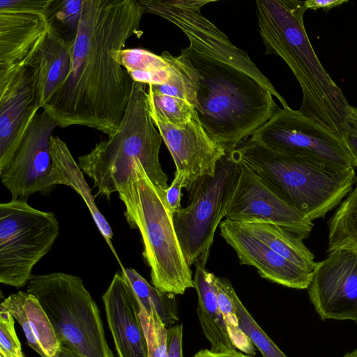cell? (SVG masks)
<instances>
[{"label":"cell","instance_id":"obj_33","mask_svg":"<svg viewBox=\"0 0 357 357\" xmlns=\"http://www.w3.org/2000/svg\"><path fill=\"white\" fill-rule=\"evenodd\" d=\"M342 139L351 158L353 165L357 167V107L351 106L344 123Z\"/></svg>","mask_w":357,"mask_h":357},{"label":"cell","instance_id":"obj_29","mask_svg":"<svg viewBox=\"0 0 357 357\" xmlns=\"http://www.w3.org/2000/svg\"><path fill=\"white\" fill-rule=\"evenodd\" d=\"M232 297L240 327L260 351L262 357H287L252 318L235 291L233 292Z\"/></svg>","mask_w":357,"mask_h":357},{"label":"cell","instance_id":"obj_31","mask_svg":"<svg viewBox=\"0 0 357 357\" xmlns=\"http://www.w3.org/2000/svg\"><path fill=\"white\" fill-rule=\"evenodd\" d=\"M83 3L84 0H54L50 7V21L56 19L72 29L75 34L79 22Z\"/></svg>","mask_w":357,"mask_h":357},{"label":"cell","instance_id":"obj_28","mask_svg":"<svg viewBox=\"0 0 357 357\" xmlns=\"http://www.w3.org/2000/svg\"><path fill=\"white\" fill-rule=\"evenodd\" d=\"M147 93L149 107L175 126L185 125L196 114L194 107L186 100L158 93L151 85H148Z\"/></svg>","mask_w":357,"mask_h":357},{"label":"cell","instance_id":"obj_2","mask_svg":"<svg viewBox=\"0 0 357 357\" xmlns=\"http://www.w3.org/2000/svg\"><path fill=\"white\" fill-rule=\"evenodd\" d=\"M161 56L178 74L208 135L231 152L280 108L271 85L248 54L221 31L190 41L178 56Z\"/></svg>","mask_w":357,"mask_h":357},{"label":"cell","instance_id":"obj_14","mask_svg":"<svg viewBox=\"0 0 357 357\" xmlns=\"http://www.w3.org/2000/svg\"><path fill=\"white\" fill-rule=\"evenodd\" d=\"M225 218L238 222L274 224L303 239L308 237L314 226L312 221L282 201L242 164Z\"/></svg>","mask_w":357,"mask_h":357},{"label":"cell","instance_id":"obj_13","mask_svg":"<svg viewBox=\"0 0 357 357\" xmlns=\"http://www.w3.org/2000/svg\"><path fill=\"white\" fill-rule=\"evenodd\" d=\"M316 262L307 288L310 302L321 320L357 323V250L337 248Z\"/></svg>","mask_w":357,"mask_h":357},{"label":"cell","instance_id":"obj_22","mask_svg":"<svg viewBox=\"0 0 357 357\" xmlns=\"http://www.w3.org/2000/svg\"><path fill=\"white\" fill-rule=\"evenodd\" d=\"M42 70L43 105L66 79L72 63L70 40L50 23L38 50ZM43 108V107H42Z\"/></svg>","mask_w":357,"mask_h":357},{"label":"cell","instance_id":"obj_10","mask_svg":"<svg viewBox=\"0 0 357 357\" xmlns=\"http://www.w3.org/2000/svg\"><path fill=\"white\" fill-rule=\"evenodd\" d=\"M44 36L26 57L0 73V171L10 163L43 107L42 70L38 50Z\"/></svg>","mask_w":357,"mask_h":357},{"label":"cell","instance_id":"obj_26","mask_svg":"<svg viewBox=\"0 0 357 357\" xmlns=\"http://www.w3.org/2000/svg\"><path fill=\"white\" fill-rule=\"evenodd\" d=\"M328 252L337 248L357 250V182L328 222Z\"/></svg>","mask_w":357,"mask_h":357},{"label":"cell","instance_id":"obj_24","mask_svg":"<svg viewBox=\"0 0 357 357\" xmlns=\"http://www.w3.org/2000/svg\"><path fill=\"white\" fill-rule=\"evenodd\" d=\"M113 56L126 70L133 82L160 85L169 82L172 71L161 55L141 48L118 50Z\"/></svg>","mask_w":357,"mask_h":357},{"label":"cell","instance_id":"obj_19","mask_svg":"<svg viewBox=\"0 0 357 357\" xmlns=\"http://www.w3.org/2000/svg\"><path fill=\"white\" fill-rule=\"evenodd\" d=\"M0 310L16 319L29 346L41 357H58L61 344L41 304L27 291H18L5 298Z\"/></svg>","mask_w":357,"mask_h":357},{"label":"cell","instance_id":"obj_5","mask_svg":"<svg viewBox=\"0 0 357 357\" xmlns=\"http://www.w3.org/2000/svg\"><path fill=\"white\" fill-rule=\"evenodd\" d=\"M147 86L133 82L129 102L116 132L78 157L79 168L98 189L96 195L109 199L127 183L138 163L157 188L165 191L169 187L167 175L159 161L162 138L149 113Z\"/></svg>","mask_w":357,"mask_h":357},{"label":"cell","instance_id":"obj_4","mask_svg":"<svg viewBox=\"0 0 357 357\" xmlns=\"http://www.w3.org/2000/svg\"><path fill=\"white\" fill-rule=\"evenodd\" d=\"M231 153L278 197L311 221L325 217L357 182L353 167L273 151L252 137Z\"/></svg>","mask_w":357,"mask_h":357},{"label":"cell","instance_id":"obj_6","mask_svg":"<svg viewBox=\"0 0 357 357\" xmlns=\"http://www.w3.org/2000/svg\"><path fill=\"white\" fill-rule=\"evenodd\" d=\"M126 206L131 228H137L144 245L143 255L151 268L153 287L163 293L183 294L195 288L192 271L179 244L173 213L165 199L164 190L148 178L141 163L132 171L119 192Z\"/></svg>","mask_w":357,"mask_h":357},{"label":"cell","instance_id":"obj_23","mask_svg":"<svg viewBox=\"0 0 357 357\" xmlns=\"http://www.w3.org/2000/svg\"><path fill=\"white\" fill-rule=\"evenodd\" d=\"M239 223L273 251L292 264L313 274L316 265L314 256L305 245L302 238L271 223Z\"/></svg>","mask_w":357,"mask_h":357},{"label":"cell","instance_id":"obj_3","mask_svg":"<svg viewBox=\"0 0 357 357\" xmlns=\"http://www.w3.org/2000/svg\"><path fill=\"white\" fill-rule=\"evenodd\" d=\"M256 8L265 54L281 57L301 86L303 98L298 111L342 138L351 105L309 40L303 24L305 1L257 0Z\"/></svg>","mask_w":357,"mask_h":357},{"label":"cell","instance_id":"obj_34","mask_svg":"<svg viewBox=\"0 0 357 357\" xmlns=\"http://www.w3.org/2000/svg\"><path fill=\"white\" fill-rule=\"evenodd\" d=\"M184 183V176L175 172L174 178L171 185L164 191L167 205L173 214L181 208V201Z\"/></svg>","mask_w":357,"mask_h":357},{"label":"cell","instance_id":"obj_20","mask_svg":"<svg viewBox=\"0 0 357 357\" xmlns=\"http://www.w3.org/2000/svg\"><path fill=\"white\" fill-rule=\"evenodd\" d=\"M50 146L53 163L51 187L54 188L57 185H66L72 188L82 197L99 231L122 267L112 243L113 236L112 228L97 207L95 198L84 177L83 172L73 158L68 146L59 136L52 135Z\"/></svg>","mask_w":357,"mask_h":357},{"label":"cell","instance_id":"obj_37","mask_svg":"<svg viewBox=\"0 0 357 357\" xmlns=\"http://www.w3.org/2000/svg\"><path fill=\"white\" fill-rule=\"evenodd\" d=\"M194 357H254V356L238 351L236 349L227 351H213L211 349H202Z\"/></svg>","mask_w":357,"mask_h":357},{"label":"cell","instance_id":"obj_12","mask_svg":"<svg viewBox=\"0 0 357 357\" xmlns=\"http://www.w3.org/2000/svg\"><path fill=\"white\" fill-rule=\"evenodd\" d=\"M56 124L44 110L34 117L10 163L0 171L12 199L26 200L36 192L49 193L52 157L50 140Z\"/></svg>","mask_w":357,"mask_h":357},{"label":"cell","instance_id":"obj_27","mask_svg":"<svg viewBox=\"0 0 357 357\" xmlns=\"http://www.w3.org/2000/svg\"><path fill=\"white\" fill-rule=\"evenodd\" d=\"M214 284L218 307L233 344L240 351L252 356L255 355V347L240 327L232 297L234 289L231 282L227 278L215 275Z\"/></svg>","mask_w":357,"mask_h":357},{"label":"cell","instance_id":"obj_8","mask_svg":"<svg viewBox=\"0 0 357 357\" xmlns=\"http://www.w3.org/2000/svg\"><path fill=\"white\" fill-rule=\"evenodd\" d=\"M241 169L240 162L231 152H227L214 174L202 178L188 191V205L174 213V229L189 266L197 263L206 266Z\"/></svg>","mask_w":357,"mask_h":357},{"label":"cell","instance_id":"obj_1","mask_svg":"<svg viewBox=\"0 0 357 357\" xmlns=\"http://www.w3.org/2000/svg\"><path fill=\"white\" fill-rule=\"evenodd\" d=\"M143 14L138 0H84L70 39L72 63L64 82L43 110L57 127H89L113 135L125 114L133 81L113 53L132 36L140 38Z\"/></svg>","mask_w":357,"mask_h":357},{"label":"cell","instance_id":"obj_39","mask_svg":"<svg viewBox=\"0 0 357 357\" xmlns=\"http://www.w3.org/2000/svg\"><path fill=\"white\" fill-rule=\"evenodd\" d=\"M342 357H357V348L351 351L347 352Z\"/></svg>","mask_w":357,"mask_h":357},{"label":"cell","instance_id":"obj_11","mask_svg":"<svg viewBox=\"0 0 357 357\" xmlns=\"http://www.w3.org/2000/svg\"><path fill=\"white\" fill-rule=\"evenodd\" d=\"M250 137L273 151L308 155L354 167L340 135L289 107L280 108Z\"/></svg>","mask_w":357,"mask_h":357},{"label":"cell","instance_id":"obj_36","mask_svg":"<svg viewBox=\"0 0 357 357\" xmlns=\"http://www.w3.org/2000/svg\"><path fill=\"white\" fill-rule=\"evenodd\" d=\"M347 2V0H307L305 1V6L307 10H317L321 8L328 10Z\"/></svg>","mask_w":357,"mask_h":357},{"label":"cell","instance_id":"obj_15","mask_svg":"<svg viewBox=\"0 0 357 357\" xmlns=\"http://www.w3.org/2000/svg\"><path fill=\"white\" fill-rule=\"evenodd\" d=\"M149 113L173 158L176 172L185 177L184 188L188 192L202 178L214 174L218 162L227 152L208 135L196 114L185 125L177 127L151 107Z\"/></svg>","mask_w":357,"mask_h":357},{"label":"cell","instance_id":"obj_38","mask_svg":"<svg viewBox=\"0 0 357 357\" xmlns=\"http://www.w3.org/2000/svg\"><path fill=\"white\" fill-rule=\"evenodd\" d=\"M58 357H80L78 354L69 349L68 347L62 345L59 350Z\"/></svg>","mask_w":357,"mask_h":357},{"label":"cell","instance_id":"obj_16","mask_svg":"<svg viewBox=\"0 0 357 357\" xmlns=\"http://www.w3.org/2000/svg\"><path fill=\"white\" fill-rule=\"evenodd\" d=\"M102 301L118 357H148L140 303L122 271L116 272Z\"/></svg>","mask_w":357,"mask_h":357},{"label":"cell","instance_id":"obj_9","mask_svg":"<svg viewBox=\"0 0 357 357\" xmlns=\"http://www.w3.org/2000/svg\"><path fill=\"white\" fill-rule=\"evenodd\" d=\"M59 234L52 212L24 199L0 204V282L20 288L32 278L33 266L52 248Z\"/></svg>","mask_w":357,"mask_h":357},{"label":"cell","instance_id":"obj_30","mask_svg":"<svg viewBox=\"0 0 357 357\" xmlns=\"http://www.w3.org/2000/svg\"><path fill=\"white\" fill-rule=\"evenodd\" d=\"M139 317L146 336L148 357H168L167 328L155 307L148 313L140 304Z\"/></svg>","mask_w":357,"mask_h":357},{"label":"cell","instance_id":"obj_25","mask_svg":"<svg viewBox=\"0 0 357 357\" xmlns=\"http://www.w3.org/2000/svg\"><path fill=\"white\" fill-rule=\"evenodd\" d=\"M121 271L131 284L141 305L148 313L154 307L167 328L172 327L178 321L174 294L160 291L133 268L122 266Z\"/></svg>","mask_w":357,"mask_h":357},{"label":"cell","instance_id":"obj_17","mask_svg":"<svg viewBox=\"0 0 357 357\" xmlns=\"http://www.w3.org/2000/svg\"><path fill=\"white\" fill-rule=\"evenodd\" d=\"M220 234L237 254L241 264L255 267L260 276L287 287L307 289L312 274L289 261L250 234L227 219L219 225Z\"/></svg>","mask_w":357,"mask_h":357},{"label":"cell","instance_id":"obj_32","mask_svg":"<svg viewBox=\"0 0 357 357\" xmlns=\"http://www.w3.org/2000/svg\"><path fill=\"white\" fill-rule=\"evenodd\" d=\"M0 353L6 357H25L15 328L14 318L0 310Z\"/></svg>","mask_w":357,"mask_h":357},{"label":"cell","instance_id":"obj_18","mask_svg":"<svg viewBox=\"0 0 357 357\" xmlns=\"http://www.w3.org/2000/svg\"><path fill=\"white\" fill-rule=\"evenodd\" d=\"M50 23L45 15L0 5V73L26 57Z\"/></svg>","mask_w":357,"mask_h":357},{"label":"cell","instance_id":"obj_7","mask_svg":"<svg viewBox=\"0 0 357 357\" xmlns=\"http://www.w3.org/2000/svg\"><path fill=\"white\" fill-rule=\"evenodd\" d=\"M26 291L41 304L62 345L80 357H114L96 302L79 277L61 272L35 275Z\"/></svg>","mask_w":357,"mask_h":357},{"label":"cell","instance_id":"obj_35","mask_svg":"<svg viewBox=\"0 0 357 357\" xmlns=\"http://www.w3.org/2000/svg\"><path fill=\"white\" fill-rule=\"evenodd\" d=\"M168 357H183V325L178 324L167 328Z\"/></svg>","mask_w":357,"mask_h":357},{"label":"cell","instance_id":"obj_40","mask_svg":"<svg viewBox=\"0 0 357 357\" xmlns=\"http://www.w3.org/2000/svg\"><path fill=\"white\" fill-rule=\"evenodd\" d=\"M0 357H6L3 354L0 353Z\"/></svg>","mask_w":357,"mask_h":357},{"label":"cell","instance_id":"obj_21","mask_svg":"<svg viewBox=\"0 0 357 357\" xmlns=\"http://www.w3.org/2000/svg\"><path fill=\"white\" fill-rule=\"evenodd\" d=\"M195 265L194 287L198 298L197 314L202 332L213 351L236 349L229 335L217 302L215 275L199 263Z\"/></svg>","mask_w":357,"mask_h":357}]
</instances>
